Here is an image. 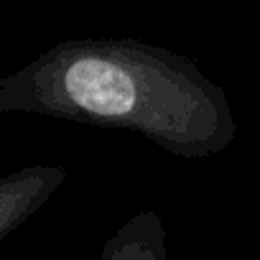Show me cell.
<instances>
[{
  "mask_svg": "<svg viewBox=\"0 0 260 260\" xmlns=\"http://www.w3.org/2000/svg\"><path fill=\"white\" fill-rule=\"evenodd\" d=\"M67 97L97 117H120L136 105V84L130 74L105 59H77L64 72Z\"/></svg>",
  "mask_w": 260,
  "mask_h": 260,
  "instance_id": "1",
  "label": "cell"
},
{
  "mask_svg": "<svg viewBox=\"0 0 260 260\" xmlns=\"http://www.w3.org/2000/svg\"><path fill=\"white\" fill-rule=\"evenodd\" d=\"M41 174H18L11 179H0V235H6L31 204H36L41 191Z\"/></svg>",
  "mask_w": 260,
  "mask_h": 260,
  "instance_id": "2",
  "label": "cell"
}]
</instances>
